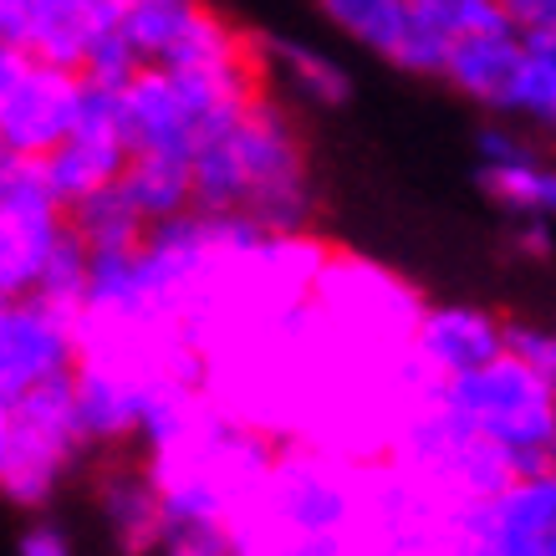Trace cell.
Masks as SVG:
<instances>
[{"label":"cell","instance_id":"obj_1","mask_svg":"<svg viewBox=\"0 0 556 556\" xmlns=\"http://www.w3.org/2000/svg\"><path fill=\"white\" fill-rule=\"evenodd\" d=\"M189 185L200 215L245 219L266 236L312 230L317 179L302 128L276 92H255L236 118H225L189 159Z\"/></svg>","mask_w":556,"mask_h":556},{"label":"cell","instance_id":"obj_2","mask_svg":"<svg viewBox=\"0 0 556 556\" xmlns=\"http://www.w3.org/2000/svg\"><path fill=\"white\" fill-rule=\"evenodd\" d=\"M261 92V56L219 67H138L118 87V118L128 153L194 159L204 138Z\"/></svg>","mask_w":556,"mask_h":556},{"label":"cell","instance_id":"obj_3","mask_svg":"<svg viewBox=\"0 0 556 556\" xmlns=\"http://www.w3.org/2000/svg\"><path fill=\"white\" fill-rule=\"evenodd\" d=\"M98 455L77 419L72 399V368L26 388L5 408V465H0V501L16 510H47L72 475L87 470Z\"/></svg>","mask_w":556,"mask_h":556},{"label":"cell","instance_id":"obj_4","mask_svg":"<svg viewBox=\"0 0 556 556\" xmlns=\"http://www.w3.org/2000/svg\"><path fill=\"white\" fill-rule=\"evenodd\" d=\"M439 393L475 434H485L495 450H506L521 465V475L546 470V455L556 444V393L516 353H501L475 372L444 378Z\"/></svg>","mask_w":556,"mask_h":556},{"label":"cell","instance_id":"obj_5","mask_svg":"<svg viewBox=\"0 0 556 556\" xmlns=\"http://www.w3.org/2000/svg\"><path fill=\"white\" fill-rule=\"evenodd\" d=\"M83 108V72L41 62L16 41H0V153L47 159L72 134Z\"/></svg>","mask_w":556,"mask_h":556},{"label":"cell","instance_id":"obj_6","mask_svg":"<svg viewBox=\"0 0 556 556\" xmlns=\"http://www.w3.org/2000/svg\"><path fill=\"white\" fill-rule=\"evenodd\" d=\"M123 36L143 67H219L255 56L251 36L236 31L210 0H134Z\"/></svg>","mask_w":556,"mask_h":556},{"label":"cell","instance_id":"obj_7","mask_svg":"<svg viewBox=\"0 0 556 556\" xmlns=\"http://www.w3.org/2000/svg\"><path fill=\"white\" fill-rule=\"evenodd\" d=\"M123 164H128V138H123V118H118V92L83 83V108H77L72 134L41 159L51 194H56L62 210H72L87 194L118 185Z\"/></svg>","mask_w":556,"mask_h":556},{"label":"cell","instance_id":"obj_8","mask_svg":"<svg viewBox=\"0 0 556 556\" xmlns=\"http://www.w3.org/2000/svg\"><path fill=\"white\" fill-rule=\"evenodd\" d=\"M92 470V501H98V516L108 526V536L118 546V556H159L164 541H169V516H164V501L153 490L149 470H143V455L134 450H113V455H92L87 459Z\"/></svg>","mask_w":556,"mask_h":556},{"label":"cell","instance_id":"obj_9","mask_svg":"<svg viewBox=\"0 0 556 556\" xmlns=\"http://www.w3.org/2000/svg\"><path fill=\"white\" fill-rule=\"evenodd\" d=\"M72 317L41 296L0 302V404H16L26 388L72 368Z\"/></svg>","mask_w":556,"mask_h":556},{"label":"cell","instance_id":"obj_10","mask_svg":"<svg viewBox=\"0 0 556 556\" xmlns=\"http://www.w3.org/2000/svg\"><path fill=\"white\" fill-rule=\"evenodd\" d=\"M134 0H21L16 47H26L41 62L83 72L87 51L108 31H118Z\"/></svg>","mask_w":556,"mask_h":556},{"label":"cell","instance_id":"obj_11","mask_svg":"<svg viewBox=\"0 0 556 556\" xmlns=\"http://www.w3.org/2000/svg\"><path fill=\"white\" fill-rule=\"evenodd\" d=\"M501 353H506V317H495L485 306H424L419 327H414V363L429 378H459Z\"/></svg>","mask_w":556,"mask_h":556},{"label":"cell","instance_id":"obj_12","mask_svg":"<svg viewBox=\"0 0 556 556\" xmlns=\"http://www.w3.org/2000/svg\"><path fill=\"white\" fill-rule=\"evenodd\" d=\"M490 556H552L556 541V480L546 470H526L501 485L480 506Z\"/></svg>","mask_w":556,"mask_h":556},{"label":"cell","instance_id":"obj_13","mask_svg":"<svg viewBox=\"0 0 556 556\" xmlns=\"http://www.w3.org/2000/svg\"><path fill=\"white\" fill-rule=\"evenodd\" d=\"M516 72H521V31H480L450 41L439 83L475 108H485L490 118H506Z\"/></svg>","mask_w":556,"mask_h":556},{"label":"cell","instance_id":"obj_14","mask_svg":"<svg viewBox=\"0 0 556 556\" xmlns=\"http://www.w3.org/2000/svg\"><path fill=\"white\" fill-rule=\"evenodd\" d=\"M261 62H266L270 77L287 87L296 102H306V108L332 113V108H348V102H353V72L342 67L332 51L312 47V41L270 36L266 47H261Z\"/></svg>","mask_w":556,"mask_h":556},{"label":"cell","instance_id":"obj_15","mask_svg":"<svg viewBox=\"0 0 556 556\" xmlns=\"http://www.w3.org/2000/svg\"><path fill=\"white\" fill-rule=\"evenodd\" d=\"M480 189L495 210H506L510 219H541V225H556V159L526 143L521 153L510 159H495V164H480Z\"/></svg>","mask_w":556,"mask_h":556},{"label":"cell","instance_id":"obj_16","mask_svg":"<svg viewBox=\"0 0 556 556\" xmlns=\"http://www.w3.org/2000/svg\"><path fill=\"white\" fill-rule=\"evenodd\" d=\"M123 200L138 210L143 225H164L174 215L194 210V185H189L185 159H164V153H128V164L118 174Z\"/></svg>","mask_w":556,"mask_h":556},{"label":"cell","instance_id":"obj_17","mask_svg":"<svg viewBox=\"0 0 556 556\" xmlns=\"http://www.w3.org/2000/svg\"><path fill=\"white\" fill-rule=\"evenodd\" d=\"M317 5L348 41H357L372 56H383L388 67L399 62V51H404L408 31H414L408 0H317Z\"/></svg>","mask_w":556,"mask_h":556},{"label":"cell","instance_id":"obj_18","mask_svg":"<svg viewBox=\"0 0 556 556\" xmlns=\"http://www.w3.org/2000/svg\"><path fill=\"white\" fill-rule=\"evenodd\" d=\"M506 118L556 134V31H521V72L510 87Z\"/></svg>","mask_w":556,"mask_h":556},{"label":"cell","instance_id":"obj_19","mask_svg":"<svg viewBox=\"0 0 556 556\" xmlns=\"http://www.w3.org/2000/svg\"><path fill=\"white\" fill-rule=\"evenodd\" d=\"M67 230L83 240L87 255H102V251H134L138 240L149 236V225L138 219V210L123 200L118 185L98 189L67 210Z\"/></svg>","mask_w":556,"mask_h":556},{"label":"cell","instance_id":"obj_20","mask_svg":"<svg viewBox=\"0 0 556 556\" xmlns=\"http://www.w3.org/2000/svg\"><path fill=\"white\" fill-rule=\"evenodd\" d=\"M408 11L419 26L439 31L444 41H459V36H480V31H516L495 0H408Z\"/></svg>","mask_w":556,"mask_h":556},{"label":"cell","instance_id":"obj_21","mask_svg":"<svg viewBox=\"0 0 556 556\" xmlns=\"http://www.w3.org/2000/svg\"><path fill=\"white\" fill-rule=\"evenodd\" d=\"M506 353H516L526 368H536L556 393V327H541V321H506Z\"/></svg>","mask_w":556,"mask_h":556},{"label":"cell","instance_id":"obj_22","mask_svg":"<svg viewBox=\"0 0 556 556\" xmlns=\"http://www.w3.org/2000/svg\"><path fill=\"white\" fill-rule=\"evenodd\" d=\"M16 556H77V541L62 521H51L36 510L31 521L16 531Z\"/></svg>","mask_w":556,"mask_h":556},{"label":"cell","instance_id":"obj_23","mask_svg":"<svg viewBox=\"0 0 556 556\" xmlns=\"http://www.w3.org/2000/svg\"><path fill=\"white\" fill-rule=\"evenodd\" d=\"M159 556H236V541L215 526H179V531H169Z\"/></svg>","mask_w":556,"mask_h":556},{"label":"cell","instance_id":"obj_24","mask_svg":"<svg viewBox=\"0 0 556 556\" xmlns=\"http://www.w3.org/2000/svg\"><path fill=\"white\" fill-rule=\"evenodd\" d=\"M516 31H556V0H495Z\"/></svg>","mask_w":556,"mask_h":556},{"label":"cell","instance_id":"obj_25","mask_svg":"<svg viewBox=\"0 0 556 556\" xmlns=\"http://www.w3.org/2000/svg\"><path fill=\"white\" fill-rule=\"evenodd\" d=\"M516 251L531 255V261H546V255L556 251L552 225H541V219H516Z\"/></svg>","mask_w":556,"mask_h":556},{"label":"cell","instance_id":"obj_26","mask_svg":"<svg viewBox=\"0 0 556 556\" xmlns=\"http://www.w3.org/2000/svg\"><path fill=\"white\" fill-rule=\"evenodd\" d=\"M281 556H368L353 536H317V541H296Z\"/></svg>","mask_w":556,"mask_h":556},{"label":"cell","instance_id":"obj_27","mask_svg":"<svg viewBox=\"0 0 556 556\" xmlns=\"http://www.w3.org/2000/svg\"><path fill=\"white\" fill-rule=\"evenodd\" d=\"M16 21H21V0H0V41H16Z\"/></svg>","mask_w":556,"mask_h":556},{"label":"cell","instance_id":"obj_28","mask_svg":"<svg viewBox=\"0 0 556 556\" xmlns=\"http://www.w3.org/2000/svg\"><path fill=\"white\" fill-rule=\"evenodd\" d=\"M5 408L11 404H0V465H5Z\"/></svg>","mask_w":556,"mask_h":556},{"label":"cell","instance_id":"obj_29","mask_svg":"<svg viewBox=\"0 0 556 556\" xmlns=\"http://www.w3.org/2000/svg\"><path fill=\"white\" fill-rule=\"evenodd\" d=\"M546 475L556 480V444H552V455H546Z\"/></svg>","mask_w":556,"mask_h":556},{"label":"cell","instance_id":"obj_30","mask_svg":"<svg viewBox=\"0 0 556 556\" xmlns=\"http://www.w3.org/2000/svg\"><path fill=\"white\" fill-rule=\"evenodd\" d=\"M236 556H266V552H240V546H236Z\"/></svg>","mask_w":556,"mask_h":556}]
</instances>
